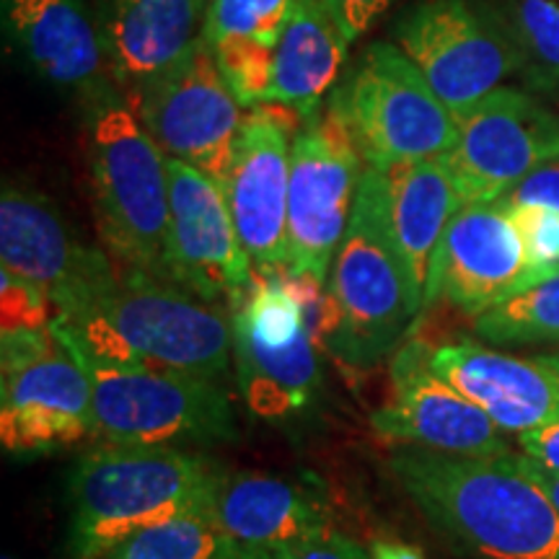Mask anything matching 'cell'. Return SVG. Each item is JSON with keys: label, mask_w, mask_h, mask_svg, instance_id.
I'll list each match as a JSON object with an SVG mask.
<instances>
[{"label": "cell", "mask_w": 559, "mask_h": 559, "mask_svg": "<svg viewBox=\"0 0 559 559\" xmlns=\"http://www.w3.org/2000/svg\"><path fill=\"white\" fill-rule=\"evenodd\" d=\"M391 477L432 528L474 559H559V510L521 456L396 449Z\"/></svg>", "instance_id": "obj_1"}, {"label": "cell", "mask_w": 559, "mask_h": 559, "mask_svg": "<svg viewBox=\"0 0 559 559\" xmlns=\"http://www.w3.org/2000/svg\"><path fill=\"white\" fill-rule=\"evenodd\" d=\"M50 326L79 353L120 366L223 381L234 358L230 317L169 280L138 270H124L99 298L58 313Z\"/></svg>", "instance_id": "obj_2"}, {"label": "cell", "mask_w": 559, "mask_h": 559, "mask_svg": "<svg viewBox=\"0 0 559 559\" xmlns=\"http://www.w3.org/2000/svg\"><path fill=\"white\" fill-rule=\"evenodd\" d=\"M86 156L107 249L124 270L169 280V166L115 86L88 99Z\"/></svg>", "instance_id": "obj_3"}, {"label": "cell", "mask_w": 559, "mask_h": 559, "mask_svg": "<svg viewBox=\"0 0 559 559\" xmlns=\"http://www.w3.org/2000/svg\"><path fill=\"white\" fill-rule=\"evenodd\" d=\"M213 466L166 445H102L70 474V559H104L138 531L207 498Z\"/></svg>", "instance_id": "obj_4"}, {"label": "cell", "mask_w": 559, "mask_h": 559, "mask_svg": "<svg viewBox=\"0 0 559 559\" xmlns=\"http://www.w3.org/2000/svg\"><path fill=\"white\" fill-rule=\"evenodd\" d=\"M330 293L340 321L326 349L349 368H373L394 353L425 309L391 228L386 177L376 166L362 169L353 218L330 272Z\"/></svg>", "instance_id": "obj_5"}, {"label": "cell", "mask_w": 559, "mask_h": 559, "mask_svg": "<svg viewBox=\"0 0 559 559\" xmlns=\"http://www.w3.org/2000/svg\"><path fill=\"white\" fill-rule=\"evenodd\" d=\"M324 109L376 169L440 158L456 140L453 109L394 41L368 45Z\"/></svg>", "instance_id": "obj_6"}, {"label": "cell", "mask_w": 559, "mask_h": 559, "mask_svg": "<svg viewBox=\"0 0 559 559\" xmlns=\"http://www.w3.org/2000/svg\"><path fill=\"white\" fill-rule=\"evenodd\" d=\"M94 383L96 432L117 445H213L230 443L234 404L218 381L179 370L120 366L79 353Z\"/></svg>", "instance_id": "obj_7"}, {"label": "cell", "mask_w": 559, "mask_h": 559, "mask_svg": "<svg viewBox=\"0 0 559 559\" xmlns=\"http://www.w3.org/2000/svg\"><path fill=\"white\" fill-rule=\"evenodd\" d=\"M394 39L453 111L523 70L510 0H419L402 13Z\"/></svg>", "instance_id": "obj_8"}, {"label": "cell", "mask_w": 559, "mask_h": 559, "mask_svg": "<svg viewBox=\"0 0 559 559\" xmlns=\"http://www.w3.org/2000/svg\"><path fill=\"white\" fill-rule=\"evenodd\" d=\"M230 337L236 383L257 417L280 423L311 407L321 389V347L277 270L254 272L230 306Z\"/></svg>", "instance_id": "obj_9"}, {"label": "cell", "mask_w": 559, "mask_h": 559, "mask_svg": "<svg viewBox=\"0 0 559 559\" xmlns=\"http://www.w3.org/2000/svg\"><path fill=\"white\" fill-rule=\"evenodd\" d=\"M0 349V440L5 451L41 456L96 432L94 383L52 326L5 332Z\"/></svg>", "instance_id": "obj_10"}, {"label": "cell", "mask_w": 559, "mask_h": 559, "mask_svg": "<svg viewBox=\"0 0 559 559\" xmlns=\"http://www.w3.org/2000/svg\"><path fill=\"white\" fill-rule=\"evenodd\" d=\"M366 160L326 109L300 120L290 151L285 267L330 283L353 218Z\"/></svg>", "instance_id": "obj_11"}, {"label": "cell", "mask_w": 559, "mask_h": 559, "mask_svg": "<svg viewBox=\"0 0 559 559\" xmlns=\"http://www.w3.org/2000/svg\"><path fill=\"white\" fill-rule=\"evenodd\" d=\"M456 115V140L440 160L461 207L498 202L544 160L559 156V115L523 88L500 86Z\"/></svg>", "instance_id": "obj_12"}, {"label": "cell", "mask_w": 559, "mask_h": 559, "mask_svg": "<svg viewBox=\"0 0 559 559\" xmlns=\"http://www.w3.org/2000/svg\"><path fill=\"white\" fill-rule=\"evenodd\" d=\"M128 102L166 158L226 185L247 111L205 41Z\"/></svg>", "instance_id": "obj_13"}, {"label": "cell", "mask_w": 559, "mask_h": 559, "mask_svg": "<svg viewBox=\"0 0 559 559\" xmlns=\"http://www.w3.org/2000/svg\"><path fill=\"white\" fill-rule=\"evenodd\" d=\"M0 264L45 290L58 313L83 309L120 277L107 254L86 247L45 194L16 185H5L0 194Z\"/></svg>", "instance_id": "obj_14"}, {"label": "cell", "mask_w": 559, "mask_h": 559, "mask_svg": "<svg viewBox=\"0 0 559 559\" xmlns=\"http://www.w3.org/2000/svg\"><path fill=\"white\" fill-rule=\"evenodd\" d=\"M298 122L300 115L288 107H251L221 187L243 249L260 272H275L288 260L290 151Z\"/></svg>", "instance_id": "obj_15"}, {"label": "cell", "mask_w": 559, "mask_h": 559, "mask_svg": "<svg viewBox=\"0 0 559 559\" xmlns=\"http://www.w3.org/2000/svg\"><path fill=\"white\" fill-rule=\"evenodd\" d=\"M432 347L409 340L391 362V400L370 425L389 443L451 456H510L506 432L430 368Z\"/></svg>", "instance_id": "obj_16"}, {"label": "cell", "mask_w": 559, "mask_h": 559, "mask_svg": "<svg viewBox=\"0 0 559 559\" xmlns=\"http://www.w3.org/2000/svg\"><path fill=\"white\" fill-rule=\"evenodd\" d=\"M169 166V280L194 296L230 306L254 277L247 249L239 239L226 192L218 181L190 164L166 158Z\"/></svg>", "instance_id": "obj_17"}, {"label": "cell", "mask_w": 559, "mask_h": 559, "mask_svg": "<svg viewBox=\"0 0 559 559\" xmlns=\"http://www.w3.org/2000/svg\"><path fill=\"white\" fill-rule=\"evenodd\" d=\"M519 228L498 202L464 205L445 228L428 290V306L445 296L477 319L526 277Z\"/></svg>", "instance_id": "obj_18"}, {"label": "cell", "mask_w": 559, "mask_h": 559, "mask_svg": "<svg viewBox=\"0 0 559 559\" xmlns=\"http://www.w3.org/2000/svg\"><path fill=\"white\" fill-rule=\"evenodd\" d=\"M430 368L502 432L523 436L559 417V379L536 358L459 340L432 347Z\"/></svg>", "instance_id": "obj_19"}, {"label": "cell", "mask_w": 559, "mask_h": 559, "mask_svg": "<svg viewBox=\"0 0 559 559\" xmlns=\"http://www.w3.org/2000/svg\"><path fill=\"white\" fill-rule=\"evenodd\" d=\"M210 506L226 539L280 549L332 528L317 477L264 472H213Z\"/></svg>", "instance_id": "obj_20"}, {"label": "cell", "mask_w": 559, "mask_h": 559, "mask_svg": "<svg viewBox=\"0 0 559 559\" xmlns=\"http://www.w3.org/2000/svg\"><path fill=\"white\" fill-rule=\"evenodd\" d=\"M205 19L200 0H111L102 34L124 99L177 68L202 41Z\"/></svg>", "instance_id": "obj_21"}, {"label": "cell", "mask_w": 559, "mask_h": 559, "mask_svg": "<svg viewBox=\"0 0 559 559\" xmlns=\"http://www.w3.org/2000/svg\"><path fill=\"white\" fill-rule=\"evenodd\" d=\"M5 19L26 60L55 86L88 99L111 86L104 34L86 0H5Z\"/></svg>", "instance_id": "obj_22"}, {"label": "cell", "mask_w": 559, "mask_h": 559, "mask_svg": "<svg viewBox=\"0 0 559 559\" xmlns=\"http://www.w3.org/2000/svg\"><path fill=\"white\" fill-rule=\"evenodd\" d=\"M353 45L324 0H298L272 55L264 104L298 111L300 120L321 111V102L337 88Z\"/></svg>", "instance_id": "obj_23"}, {"label": "cell", "mask_w": 559, "mask_h": 559, "mask_svg": "<svg viewBox=\"0 0 559 559\" xmlns=\"http://www.w3.org/2000/svg\"><path fill=\"white\" fill-rule=\"evenodd\" d=\"M389 187V215L396 247L423 306L436 270L445 228L461 210V200L449 169L440 158L409 160L381 169Z\"/></svg>", "instance_id": "obj_24"}, {"label": "cell", "mask_w": 559, "mask_h": 559, "mask_svg": "<svg viewBox=\"0 0 559 559\" xmlns=\"http://www.w3.org/2000/svg\"><path fill=\"white\" fill-rule=\"evenodd\" d=\"M298 0H213L202 41L213 52L241 107H260L272 75V55Z\"/></svg>", "instance_id": "obj_25"}, {"label": "cell", "mask_w": 559, "mask_h": 559, "mask_svg": "<svg viewBox=\"0 0 559 559\" xmlns=\"http://www.w3.org/2000/svg\"><path fill=\"white\" fill-rule=\"evenodd\" d=\"M474 332L489 345L559 342V264L526 272L500 304L474 319Z\"/></svg>", "instance_id": "obj_26"}, {"label": "cell", "mask_w": 559, "mask_h": 559, "mask_svg": "<svg viewBox=\"0 0 559 559\" xmlns=\"http://www.w3.org/2000/svg\"><path fill=\"white\" fill-rule=\"evenodd\" d=\"M223 539L207 492L198 506L132 534L104 559H215Z\"/></svg>", "instance_id": "obj_27"}, {"label": "cell", "mask_w": 559, "mask_h": 559, "mask_svg": "<svg viewBox=\"0 0 559 559\" xmlns=\"http://www.w3.org/2000/svg\"><path fill=\"white\" fill-rule=\"evenodd\" d=\"M519 34L521 75L539 94L559 96V0H510Z\"/></svg>", "instance_id": "obj_28"}, {"label": "cell", "mask_w": 559, "mask_h": 559, "mask_svg": "<svg viewBox=\"0 0 559 559\" xmlns=\"http://www.w3.org/2000/svg\"><path fill=\"white\" fill-rule=\"evenodd\" d=\"M0 304H3V334L47 330L52 324V304L47 293L5 270L0 272Z\"/></svg>", "instance_id": "obj_29"}, {"label": "cell", "mask_w": 559, "mask_h": 559, "mask_svg": "<svg viewBox=\"0 0 559 559\" xmlns=\"http://www.w3.org/2000/svg\"><path fill=\"white\" fill-rule=\"evenodd\" d=\"M510 218L519 228L528 272L559 264V213L547 207H510Z\"/></svg>", "instance_id": "obj_30"}, {"label": "cell", "mask_w": 559, "mask_h": 559, "mask_svg": "<svg viewBox=\"0 0 559 559\" xmlns=\"http://www.w3.org/2000/svg\"><path fill=\"white\" fill-rule=\"evenodd\" d=\"M500 207H547L559 213V156L544 160L528 171L506 198L498 200Z\"/></svg>", "instance_id": "obj_31"}, {"label": "cell", "mask_w": 559, "mask_h": 559, "mask_svg": "<svg viewBox=\"0 0 559 559\" xmlns=\"http://www.w3.org/2000/svg\"><path fill=\"white\" fill-rule=\"evenodd\" d=\"M277 555L283 559H373L358 542L334 528H324L300 542L285 544L277 549Z\"/></svg>", "instance_id": "obj_32"}, {"label": "cell", "mask_w": 559, "mask_h": 559, "mask_svg": "<svg viewBox=\"0 0 559 559\" xmlns=\"http://www.w3.org/2000/svg\"><path fill=\"white\" fill-rule=\"evenodd\" d=\"M391 3L394 0H324V5L349 41L362 37Z\"/></svg>", "instance_id": "obj_33"}, {"label": "cell", "mask_w": 559, "mask_h": 559, "mask_svg": "<svg viewBox=\"0 0 559 559\" xmlns=\"http://www.w3.org/2000/svg\"><path fill=\"white\" fill-rule=\"evenodd\" d=\"M519 443L523 456L542 464L544 469L559 474V417L542 425V428L523 432V436H519Z\"/></svg>", "instance_id": "obj_34"}, {"label": "cell", "mask_w": 559, "mask_h": 559, "mask_svg": "<svg viewBox=\"0 0 559 559\" xmlns=\"http://www.w3.org/2000/svg\"><path fill=\"white\" fill-rule=\"evenodd\" d=\"M215 559H283L277 549L257 547V544H241L234 539H223V547L218 549Z\"/></svg>", "instance_id": "obj_35"}, {"label": "cell", "mask_w": 559, "mask_h": 559, "mask_svg": "<svg viewBox=\"0 0 559 559\" xmlns=\"http://www.w3.org/2000/svg\"><path fill=\"white\" fill-rule=\"evenodd\" d=\"M370 557L373 559H425V555L417 547L396 542V539H376L370 544Z\"/></svg>", "instance_id": "obj_36"}, {"label": "cell", "mask_w": 559, "mask_h": 559, "mask_svg": "<svg viewBox=\"0 0 559 559\" xmlns=\"http://www.w3.org/2000/svg\"><path fill=\"white\" fill-rule=\"evenodd\" d=\"M521 464H523V469L531 474V477L539 481V487L549 495V500L555 502V508L559 510V474L544 469L542 464H536V461H531L528 456H521Z\"/></svg>", "instance_id": "obj_37"}, {"label": "cell", "mask_w": 559, "mask_h": 559, "mask_svg": "<svg viewBox=\"0 0 559 559\" xmlns=\"http://www.w3.org/2000/svg\"><path fill=\"white\" fill-rule=\"evenodd\" d=\"M536 360H539L544 368L551 370V373H555L557 379H559V349H555V353H544V355H536Z\"/></svg>", "instance_id": "obj_38"}, {"label": "cell", "mask_w": 559, "mask_h": 559, "mask_svg": "<svg viewBox=\"0 0 559 559\" xmlns=\"http://www.w3.org/2000/svg\"><path fill=\"white\" fill-rule=\"evenodd\" d=\"M202 5H205V9H210V3H213V0H200Z\"/></svg>", "instance_id": "obj_39"}, {"label": "cell", "mask_w": 559, "mask_h": 559, "mask_svg": "<svg viewBox=\"0 0 559 559\" xmlns=\"http://www.w3.org/2000/svg\"><path fill=\"white\" fill-rule=\"evenodd\" d=\"M3 559H16V557H11V555H5V557H3Z\"/></svg>", "instance_id": "obj_40"}]
</instances>
